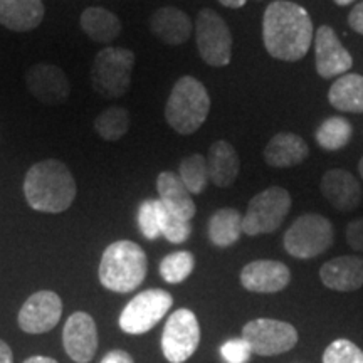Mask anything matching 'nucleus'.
I'll return each instance as SVG.
<instances>
[{
    "label": "nucleus",
    "instance_id": "473e14b6",
    "mask_svg": "<svg viewBox=\"0 0 363 363\" xmlns=\"http://www.w3.org/2000/svg\"><path fill=\"white\" fill-rule=\"evenodd\" d=\"M138 227L150 240L160 238V201H145L138 208Z\"/></svg>",
    "mask_w": 363,
    "mask_h": 363
},
{
    "label": "nucleus",
    "instance_id": "1a4fd4ad",
    "mask_svg": "<svg viewBox=\"0 0 363 363\" xmlns=\"http://www.w3.org/2000/svg\"><path fill=\"white\" fill-rule=\"evenodd\" d=\"M298 331L288 321L272 318H256L242 328V340L252 353L261 357H274L296 347Z\"/></svg>",
    "mask_w": 363,
    "mask_h": 363
},
{
    "label": "nucleus",
    "instance_id": "393cba45",
    "mask_svg": "<svg viewBox=\"0 0 363 363\" xmlns=\"http://www.w3.org/2000/svg\"><path fill=\"white\" fill-rule=\"evenodd\" d=\"M81 27L86 35L94 43L108 44L113 43L120 35L121 21L115 13L104 7H88L81 13Z\"/></svg>",
    "mask_w": 363,
    "mask_h": 363
},
{
    "label": "nucleus",
    "instance_id": "ea45409f",
    "mask_svg": "<svg viewBox=\"0 0 363 363\" xmlns=\"http://www.w3.org/2000/svg\"><path fill=\"white\" fill-rule=\"evenodd\" d=\"M24 363H57V362L52 360V358H49V357H30V358H27Z\"/></svg>",
    "mask_w": 363,
    "mask_h": 363
},
{
    "label": "nucleus",
    "instance_id": "c9c22d12",
    "mask_svg": "<svg viewBox=\"0 0 363 363\" xmlns=\"http://www.w3.org/2000/svg\"><path fill=\"white\" fill-rule=\"evenodd\" d=\"M348 22H350V27L355 33L363 35V2L357 4V6L352 9L350 16H348Z\"/></svg>",
    "mask_w": 363,
    "mask_h": 363
},
{
    "label": "nucleus",
    "instance_id": "423d86ee",
    "mask_svg": "<svg viewBox=\"0 0 363 363\" xmlns=\"http://www.w3.org/2000/svg\"><path fill=\"white\" fill-rule=\"evenodd\" d=\"M335 233L331 222L320 214L298 217L284 234V249L296 259H313L333 244Z\"/></svg>",
    "mask_w": 363,
    "mask_h": 363
},
{
    "label": "nucleus",
    "instance_id": "c85d7f7f",
    "mask_svg": "<svg viewBox=\"0 0 363 363\" xmlns=\"http://www.w3.org/2000/svg\"><path fill=\"white\" fill-rule=\"evenodd\" d=\"M179 177L185 184V187L189 189L190 194H202L208 185V182H211L206 157L201 155V153H194V155L185 157L180 162Z\"/></svg>",
    "mask_w": 363,
    "mask_h": 363
},
{
    "label": "nucleus",
    "instance_id": "ddd939ff",
    "mask_svg": "<svg viewBox=\"0 0 363 363\" xmlns=\"http://www.w3.org/2000/svg\"><path fill=\"white\" fill-rule=\"evenodd\" d=\"M62 315V301L54 291L34 293L22 305L19 311V326L30 335L51 331L59 323Z\"/></svg>",
    "mask_w": 363,
    "mask_h": 363
},
{
    "label": "nucleus",
    "instance_id": "a878e982",
    "mask_svg": "<svg viewBox=\"0 0 363 363\" xmlns=\"http://www.w3.org/2000/svg\"><path fill=\"white\" fill-rule=\"evenodd\" d=\"M242 234V216L233 207L219 208L208 219V239L217 247L234 246Z\"/></svg>",
    "mask_w": 363,
    "mask_h": 363
},
{
    "label": "nucleus",
    "instance_id": "7c9ffc66",
    "mask_svg": "<svg viewBox=\"0 0 363 363\" xmlns=\"http://www.w3.org/2000/svg\"><path fill=\"white\" fill-rule=\"evenodd\" d=\"M160 233L172 244H182L190 238L192 225L189 220L180 219L179 216L172 214L160 202Z\"/></svg>",
    "mask_w": 363,
    "mask_h": 363
},
{
    "label": "nucleus",
    "instance_id": "a211bd4d",
    "mask_svg": "<svg viewBox=\"0 0 363 363\" xmlns=\"http://www.w3.org/2000/svg\"><path fill=\"white\" fill-rule=\"evenodd\" d=\"M320 279L333 291H357L363 286V257L340 256L330 259L321 266Z\"/></svg>",
    "mask_w": 363,
    "mask_h": 363
},
{
    "label": "nucleus",
    "instance_id": "f03ea898",
    "mask_svg": "<svg viewBox=\"0 0 363 363\" xmlns=\"http://www.w3.org/2000/svg\"><path fill=\"white\" fill-rule=\"evenodd\" d=\"M78 194L71 170L56 158L38 162L27 170L24 179L26 201L34 211L61 214L74 202Z\"/></svg>",
    "mask_w": 363,
    "mask_h": 363
},
{
    "label": "nucleus",
    "instance_id": "b1692460",
    "mask_svg": "<svg viewBox=\"0 0 363 363\" xmlns=\"http://www.w3.org/2000/svg\"><path fill=\"white\" fill-rule=\"evenodd\" d=\"M328 101L343 113H363V76L347 72L335 79L328 91Z\"/></svg>",
    "mask_w": 363,
    "mask_h": 363
},
{
    "label": "nucleus",
    "instance_id": "6ab92c4d",
    "mask_svg": "<svg viewBox=\"0 0 363 363\" xmlns=\"http://www.w3.org/2000/svg\"><path fill=\"white\" fill-rule=\"evenodd\" d=\"M308 155H310V148L301 136L294 133H278L266 145L262 158L266 165L272 169H289L305 162Z\"/></svg>",
    "mask_w": 363,
    "mask_h": 363
},
{
    "label": "nucleus",
    "instance_id": "2f4dec72",
    "mask_svg": "<svg viewBox=\"0 0 363 363\" xmlns=\"http://www.w3.org/2000/svg\"><path fill=\"white\" fill-rule=\"evenodd\" d=\"M323 363H363V352L350 340H335L326 347Z\"/></svg>",
    "mask_w": 363,
    "mask_h": 363
},
{
    "label": "nucleus",
    "instance_id": "412c9836",
    "mask_svg": "<svg viewBox=\"0 0 363 363\" xmlns=\"http://www.w3.org/2000/svg\"><path fill=\"white\" fill-rule=\"evenodd\" d=\"M157 190L162 202V206L169 208L172 214L179 216L184 220H192V217L197 212L192 194L185 187L179 174L175 172H162L157 179Z\"/></svg>",
    "mask_w": 363,
    "mask_h": 363
},
{
    "label": "nucleus",
    "instance_id": "5701e85b",
    "mask_svg": "<svg viewBox=\"0 0 363 363\" xmlns=\"http://www.w3.org/2000/svg\"><path fill=\"white\" fill-rule=\"evenodd\" d=\"M150 29L162 43L179 45L192 35V21L177 7H162L150 17Z\"/></svg>",
    "mask_w": 363,
    "mask_h": 363
},
{
    "label": "nucleus",
    "instance_id": "f8f14e48",
    "mask_svg": "<svg viewBox=\"0 0 363 363\" xmlns=\"http://www.w3.org/2000/svg\"><path fill=\"white\" fill-rule=\"evenodd\" d=\"M316 72L325 79L350 72L353 57L330 26H321L315 34Z\"/></svg>",
    "mask_w": 363,
    "mask_h": 363
},
{
    "label": "nucleus",
    "instance_id": "a19ab883",
    "mask_svg": "<svg viewBox=\"0 0 363 363\" xmlns=\"http://www.w3.org/2000/svg\"><path fill=\"white\" fill-rule=\"evenodd\" d=\"M333 2L340 7H345V6H350V4L355 2V0H333Z\"/></svg>",
    "mask_w": 363,
    "mask_h": 363
},
{
    "label": "nucleus",
    "instance_id": "72a5a7b5",
    "mask_svg": "<svg viewBox=\"0 0 363 363\" xmlns=\"http://www.w3.org/2000/svg\"><path fill=\"white\" fill-rule=\"evenodd\" d=\"M220 353L225 358V362L229 363H247L252 355L251 348H249V345L242 338L225 342L222 345Z\"/></svg>",
    "mask_w": 363,
    "mask_h": 363
},
{
    "label": "nucleus",
    "instance_id": "f704fd0d",
    "mask_svg": "<svg viewBox=\"0 0 363 363\" xmlns=\"http://www.w3.org/2000/svg\"><path fill=\"white\" fill-rule=\"evenodd\" d=\"M347 235V242L353 251L363 252V219H355L347 225L345 230Z\"/></svg>",
    "mask_w": 363,
    "mask_h": 363
},
{
    "label": "nucleus",
    "instance_id": "2eb2a0df",
    "mask_svg": "<svg viewBox=\"0 0 363 363\" xmlns=\"http://www.w3.org/2000/svg\"><path fill=\"white\" fill-rule=\"evenodd\" d=\"M62 343L72 362L88 363L93 360L98 348V330L93 316L84 311L72 313L62 331Z\"/></svg>",
    "mask_w": 363,
    "mask_h": 363
},
{
    "label": "nucleus",
    "instance_id": "6e6552de",
    "mask_svg": "<svg viewBox=\"0 0 363 363\" xmlns=\"http://www.w3.org/2000/svg\"><path fill=\"white\" fill-rule=\"evenodd\" d=\"M195 40L203 62L224 67L233 59V35L225 21L212 9H202L195 21Z\"/></svg>",
    "mask_w": 363,
    "mask_h": 363
},
{
    "label": "nucleus",
    "instance_id": "58836bf2",
    "mask_svg": "<svg viewBox=\"0 0 363 363\" xmlns=\"http://www.w3.org/2000/svg\"><path fill=\"white\" fill-rule=\"evenodd\" d=\"M222 6L229 7V9H240L246 6L247 0H219Z\"/></svg>",
    "mask_w": 363,
    "mask_h": 363
},
{
    "label": "nucleus",
    "instance_id": "39448f33",
    "mask_svg": "<svg viewBox=\"0 0 363 363\" xmlns=\"http://www.w3.org/2000/svg\"><path fill=\"white\" fill-rule=\"evenodd\" d=\"M135 54L126 48H106L99 51L91 66V83L99 96L116 99L125 96L131 86Z\"/></svg>",
    "mask_w": 363,
    "mask_h": 363
},
{
    "label": "nucleus",
    "instance_id": "20e7f679",
    "mask_svg": "<svg viewBox=\"0 0 363 363\" xmlns=\"http://www.w3.org/2000/svg\"><path fill=\"white\" fill-rule=\"evenodd\" d=\"M211 111V96L206 86L194 76L177 81L165 106V120L179 135H192L206 123Z\"/></svg>",
    "mask_w": 363,
    "mask_h": 363
},
{
    "label": "nucleus",
    "instance_id": "dca6fc26",
    "mask_svg": "<svg viewBox=\"0 0 363 363\" xmlns=\"http://www.w3.org/2000/svg\"><path fill=\"white\" fill-rule=\"evenodd\" d=\"M291 271L284 262L259 259L252 261L240 271V284L251 293L274 294L288 288Z\"/></svg>",
    "mask_w": 363,
    "mask_h": 363
},
{
    "label": "nucleus",
    "instance_id": "4c0bfd02",
    "mask_svg": "<svg viewBox=\"0 0 363 363\" xmlns=\"http://www.w3.org/2000/svg\"><path fill=\"white\" fill-rule=\"evenodd\" d=\"M0 363H13V355L11 347L0 340Z\"/></svg>",
    "mask_w": 363,
    "mask_h": 363
},
{
    "label": "nucleus",
    "instance_id": "e433bc0d",
    "mask_svg": "<svg viewBox=\"0 0 363 363\" xmlns=\"http://www.w3.org/2000/svg\"><path fill=\"white\" fill-rule=\"evenodd\" d=\"M101 363H135L133 358L128 352L123 350H113L110 353H106Z\"/></svg>",
    "mask_w": 363,
    "mask_h": 363
},
{
    "label": "nucleus",
    "instance_id": "f257e3e1",
    "mask_svg": "<svg viewBox=\"0 0 363 363\" xmlns=\"http://www.w3.org/2000/svg\"><path fill=\"white\" fill-rule=\"evenodd\" d=\"M313 22L305 7L289 0H276L267 6L262 17V40L269 56L294 62L310 51Z\"/></svg>",
    "mask_w": 363,
    "mask_h": 363
},
{
    "label": "nucleus",
    "instance_id": "9b49d317",
    "mask_svg": "<svg viewBox=\"0 0 363 363\" xmlns=\"http://www.w3.org/2000/svg\"><path fill=\"white\" fill-rule=\"evenodd\" d=\"M201 343L197 316L187 308L174 311L162 335V350L170 363H184L194 355Z\"/></svg>",
    "mask_w": 363,
    "mask_h": 363
},
{
    "label": "nucleus",
    "instance_id": "bb28decb",
    "mask_svg": "<svg viewBox=\"0 0 363 363\" xmlns=\"http://www.w3.org/2000/svg\"><path fill=\"white\" fill-rule=\"evenodd\" d=\"M353 126L342 116H331L318 126L315 138L316 143L328 152H337L350 143Z\"/></svg>",
    "mask_w": 363,
    "mask_h": 363
},
{
    "label": "nucleus",
    "instance_id": "79ce46f5",
    "mask_svg": "<svg viewBox=\"0 0 363 363\" xmlns=\"http://www.w3.org/2000/svg\"><path fill=\"white\" fill-rule=\"evenodd\" d=\"M358 174H360L362 180H363V157L360 158V162H358Z\"/></svg>",
    "mask_w": 363,
    "mask_h": 363
},
{
    "label": "nucleus",
    "instance_id": "0eeeda50",
    "mask_svg": "<svg viewBox=\"0 0 363 363\" xmlns=\"http://www.w3.org/2000/svg\"><path fill=\"white\" fill-rule=\"evenodd\" d=\"M291 208V195L283 187H269L249 201L242 217V233L246 235L271 234L278 230Z\"/></svg>",
    "mask_w": 363,
    "mask_h": 363
},
{
    "label": "nucleus",
    "instance_id": "c756f323",
    "mask_svg": "<svg viewBox=\"0 0 363 363\" xmlns=\"http://www.w3.org/2000/svg\"><path fill=\"white\" fill-rule=\"evenodd\" d=\"M195 259L192 252L177 251L165 256L160 262V274L163 281L170 284H179L192 274Z\"/></svg>",
    "mask_w": 363,
    "mask_h": 363
},
{
    "label": "nucleus",
    "instance_id": "4be33fe9",
    "mask_svg": "<svg viewBox=\"0 0 363 363\" xmlns=\"http://www.w3.org/2000/svg\"><path fill=\"white\" fill-rule=\"evenodd\" d=\"M206 160L212 184L219 189L233 187L240 170L239 155L233 145L225 140H217L208 148Z\"/></svg>",
    "mask_w": 363,
    "mask_h": 363
},
{
    "label": "nucleus",
    "instance_id": "9d476101",
    "mask_svg": "<svg viewBox=\"0 0 363 363\" xmlns=\"http://www.w3.org/2000/svg\"><path fill=\"white\" fill-rule=\"evenodd\" d=\"M174 305L165 289H147L131 299L120 315V328L128 335H143L158 325Z\"/></svg>",
    "mask_w": 363,
    "mask_h": 363
},
{
    "label": "nucleus",
    "instance_id": "4468645a",
    "mask_svg": "<svg viewBox=\"0 0 363 363\" xmlns=\"http://www.w3.org/2000/svg\"><path fill=\"white\" fill-rule=\"evenodd\" d=\"M26 84L30 94L44 104H62L71 93L69 79L59 66L38 62L26 72Z\"/></svg>",
    "mask_w": 363,
    "mask_h": 363
},
{
    "label": "nucleus",
    "instance_id": "aec40b11",
    "mask_svg": "<svg viewBox=\"0 0 363 363\" xmlns=\"http://www.w3.org/2000/svg\"><path fill=\"white\" fill-rule=\"evenodd\" d=\"M43 0H0V26L13 33H29L44 19Z\"/></svg>",
    "mask_w": 363,
    "mask_h": 363
},
{
    "label": "nucleus",
    "instance_id": "cd10ccee",
    "mask_svg": "<svg viewBox=\"0 0 363 363\" xmlns=\"http://www.w3.org/2000/svg\"><path fill=\"white\" fill-rule=\"evenodd\" d=\"M94 130L106 142H118L128 133L130 113L125 108L111 106L99 113L94 120Z\"/></svg>",
    "mask_w": 363,
    "mask_h": 363
},
{
    "label": "nucleus",
    "instance_id": "f3484780",
    "mask_svg": "<svg viewBox=\"0 0 363 363\" xmlns=\"http://www.w3.org/2000/svg\"><path fill=\"white\" fill-rule=\"evenodd\" d=\"M323 197L340 212H350L360 206L362 185L350 172L343 169L328 170L320 184Z\"/></svg>",
    "mask_w": 363,
    "mask_h": 363
},
{
    "label": "nucleus",
    "instance_id": "7ed1b4c3",
    "mask_svg": "<svg viewBox=\"0 0 363 363\" xmlns=\"http://www.w3.org/2000/svg\"><path fill=\"white\" fill-rule=\"evenodd\" d=\"M147 254L133 240H116L104 249L99 281L113 293H131L147 278Z\"/></svg>",
    "mask_w": 363,
    "mask_h": 363
}]
</instances>
